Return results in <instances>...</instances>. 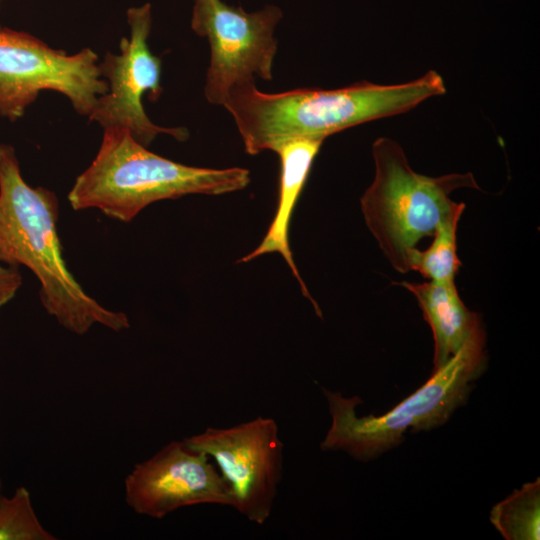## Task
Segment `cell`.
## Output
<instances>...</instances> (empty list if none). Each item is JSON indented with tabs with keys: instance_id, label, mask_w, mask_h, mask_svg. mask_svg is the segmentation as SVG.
Instances as JSON below:
<instances>
[{
	"instance_id": "cell-8",
	"label": "cell",
	"mask_w": 540,
	"mask_h": 540,
	"mask_svg": "<svg viewBox=\"0 0 540 540\" xmlns=\"http://www.w3.org/2000/svg\"><path fill=\"white\" fill-rule=\"evenodd\" d=\"M129 37H122L120 52H106L98 62L100 76L107 83V91L98 97L88 116L103 129L122 128L141 145L148 147L159 134H167L177 141H186L185 127H162L153 123L144 110L143 96L157 101L162 94L161 60L148 44L152 27V6L144 3L126 11Z\"/></svg>"
},
{
	"instance_id": "cell-1",
	"label": "cell",
	"mask_w": 540,
	"mask_h": 540,
	"mask_svg": "<svg viewBox=\"0 0 540 540\" xmlns=\"http://www.w3.org/2000/svg\"><path fill=\"white\" fill-rule=\"evenodd\" d=\"M446 92L429 70L402 84L358 82L337 89L299 88L261 92L255 80L234 85L223 106L233 116L245 152L257 155L293 139H321L344 129L407 112Z\"/></svg>"
},
{
	"instance_id": "cell-3",
	"label": "cell",
	"mask_w": 540,
	"mask_h": 540,
	"mask_svg": "<svg viewBox=\"0 0 540 540\" xmlns=\"http://www.w3.org/2000/svg\"><path fill=\"white\" fill-rule=\"evenodd\" d=\"M249 182L245 168L184 165L149 151L125 129L106 128L95 158L76 178L68 200L74 210L98 209L130 222L154 202L189 194L230 193Z\"/></svg>"
},
{
	"instance_id": "cell-13",
	"label": "cell",
	"mask_w": 540,
	"mask_h": 540,
	"mask_svg": "<svg viewBox=\"0 0 540 540\" xmlns=\"http://www.w3.org/2000/svg\"><path fill=\"white\" fill-rule=\"evenodd\" d=\"M540 481L526 483L491 510L490 520L507 540H538Z\"/></svg>"
},
{
	"instance_id": "cell-12",
	"label": "cell",
	"mask_w": 540,
	"mask_h": 540,
	"mask_svg": "<svg viewBox=\"0 0 540 540\" xmlns=\"http://www.w3.org/2000/svg\"><path fill=\"white\" fill-rule=\"evenodd\" d=\"M416 298L434 339L433 371L444 366L480 330V315L469 310L461 300L455 283L403 281Z\"/></svg>"
},
{
	"instance_id": "cell-14",
	"label": "cell",
	"mask_w": 540,
	"mask_h": 540,
	"mask_svg": "<svg viewBox=\"0 0 540 540\" xmlns=\"http://www.w3.org/2000/svg\"><path fill=\"white\" fill-rule=\"evenodd\" d=\"M462 213H454L437 226L433 242L427 249L412 251L410 271L419 272L429 281L455 283L461 266L457 255V227Z\"/></svg>"
},
{
	"instance_id": "cell-16",
	"label": "cell",
	"mask_w": 540,
	"mask_h": 540,
	"mask_svg": "<svg viewBox=\"0 0 540 540\" xmlns=\"http://www.w3.org/2000/svg\"><path fill=\"white\" fill-rule=\"evenodd\" d=\"M22 285L18 267L0 262V310L14 298Z\"/></svg>"
},
{
	"instance_id": "cell-9",
	"label": "cell",
	"mask_w": 540,
	"mask_h": 540,
	"mask_svg": "<svg viewBox=\"0 0 540 540\" xmlns=\"http://www.w3.org/2000/svg\"><path fill=\"white\" fill-rule=\"evenodd\" d=\"M193 452L212 456L228 484L235 508L263 525L271 515L282 478L283 443L277 423L258 416L229 427H209L183 440Z\"/></svg>"
},
{
	"instance_id": "cell-18",
	"label": "cell",
	"mask_w": 540,
	"mask_h": 540,
	"mask_svg": "<svg viewBox=\"0 0 540 540\" xmlns=\"http://www.w3.org/2000/svg\"><path fill=\"white\" fill-rule=\"evenodd\" d=\"M1 1H2V0H0V4H1ZM1 27H2V26L0 25V28H1Z\"/></svg>"
},
{
	"instance_id": "cell-5",
	"label": "cell",
	"mask_w": 540,
	"mask_h": 540,
	"mask_svg": "<svg viewBox=\"0 0 540 540\" xmlns=\"http://www.w3.org/2000/svg\"><path fill=\"white\" fill-rule=\"evenodd\" d=\"M372 156L375 173L360 199L361 211L384 256L405 274L418 242L432 236L444 219L464 211L465 204L453 201L451 193L479 186L470 172L439 177L415 172L402 147L387 137L374 141Z\"/></svg>"
},
{
	"instance_id": "cell-2",
	"label": "cell",
	"mask_w": 540,
	"mask_h": 540,
	"mask_svg": "<svg viewBox=\"0 0 540 540\" xmlns=\"http://www.w3.org/2000/svg\"><path fill=\"white\" fill-rule=\"evenodd\" d=\"M58 215L55 193L30 186L14 147L0 144V262L33 272L44 309L66 330L83 335L95 324L115 332L128 329L125 313L103 307L69 271L57 233Z\"/></svg>"
},
{
	"instance_id": "cell-11",
	"label": "cell",
	"mask_w": 540,
	"mask_h": 540,
	"mask_svg": "<svg viewBox=\"0 0 540 540\" xmlns=\"http://www.w3.org/2000/svg\"><path fill=\"white\" fill-rule=\"evenodd\" d=\"M324 140L293 139L276 145L272 151L280 158L281 174L279 185V201L272 223L259 246L242 257L238 262H249L267 253L278 252L287 262L293 275L298 280L302 294L313 304L317 315L321 317L318 304L308 292L289 247V223L295 204L308 178L312 163Z\"/></svg>"
},
{
	"instance_id": "cell-15",
	"label": "cell",
	"mask_w": 540,
	"mask_h": 540,
	"mask_svg": "<svg viewBox=\"0 0 540 540\" xmlns=\"http://www.w3.org/2000/svg\"><path fill=\"white\" fill-rule=\"evenodd\" d=\"M55 539L39 521L25 487H18L11 497H0V540Z\"/></svg>"
},
{
	"instance_id": "cell-6",
	"label": "cell",
	"mask_w": 540,
	"mask_h": 540,
	"mask_svg": "<svg viewBox=\"0 0 540 540\" xmlns=\"http://www.w3.org/2000/svg\"><path fill=\"white\" fill-rule=\"evenodd\" d=\"M98 55L90 48L68 54L36 36L0 28V117L20 119L40 92L63 94L81 116H89L107 91Z\"/></svg>"
},
{
	"instance_id": "cell-4",
	"label": "cell",
	"mask_w": 540,
	"mask_h": 540,
	"mask_svg": "<svg viewBox=\"0 0 540 540\" xmlns=\"http://www.w3.org/2000/svg\"><path fill=\"white\" fill-rule=\"evenodd\" d=\"M485 346L482 329L444 366L433 371L425 384L380 416L359 417L355 407L362 400L358 396L348 398L323 389L332 423L321 449L344 451L357 460L368 461L399 445L408 429L428 431L445 424L484 372Z\"/></svg>"
},
{
	"instance_id": "cell-10",
	"label": "cell",
	"mask_w": 540,
	"mask_h": 540,
	"mask_svg": "<svg viewBox=\"0 0 540 540\" xmlns=\"http://www.w3.org/2000/svg\"><path fill=\"white\" fill-rule=\"evenodd\" d=\"M127 505L137 514L161 519L198 504L233 507L231 490L209 456L171 441L151 458L134 466L124 481Z\"/></svg>"
},
{
	"instance_id": "cell-17",
	"label": "cell",
	"mask_w": 540,
	"mask_h": 540,
	"mask_svg": "<svg viewBox=\"0 0 540 540\" xmlns=\"http://www.w3.org/2000/svg\"><path fill=\"white\" fill-rule=\"evenodd\" d=\"M2 496V481H1V478H0V497Z\"/></svg>"
},
{
	"instance_id": "cell-7",
	"label": "cell",
	"mask_w": 540,
	"mask_h": 540,
	"mask_svg": "<svg viewBox=\"0 0 540 540\" xmlns=\"http://www.w3.org/2000/svg\"><path fill=\"white\" fill-rule=\"evenodd\" d=\"M282 17L273 4L247 12L223 0H194L191 29L208 40L211 50L204 85L209 103L223 105L234 85L255 76L272 79L278 46L274 31Z\"/></svg>"
}]
</instances>
